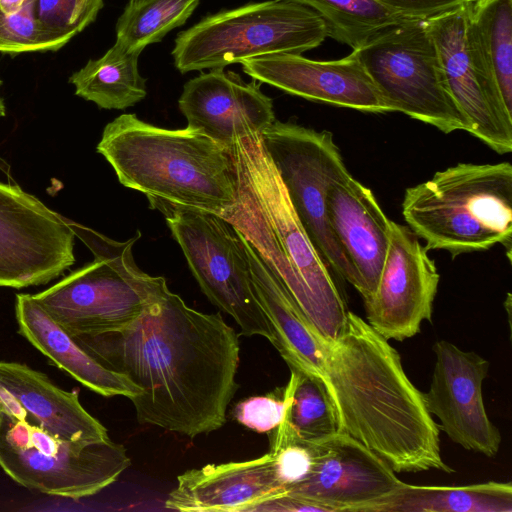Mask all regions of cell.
<instances>
[{
	"mask_svg": "<svg viewBox=\"0 0 512 512\" xmlns=\"http://www.w3.org/2000/svg\"><path fill=\"white\" fill-rule=\"evenodd\" d=\"M72 337L141 389L129 399L140 423L190 438L225 424L240 346L220 313L193 309L168 289L125 327Z\"/></svg>",
	"mask_w": 512,
	"mask_h": 512,
	"instance_id": "cell-1",
	"label": "cell"
},
{
	"mask_svg": "<svg viewBox=\"0 0 512 512\" xmlns=\"http://www.w3.org/2000/svg\"><path fill=\"white\" fill-rule=\"evenodd\" d=\"M322 347L337 432L374 452L395 473L454 472L442 458L440 429L423 393L389 340L349 311L341 332L322 340Z\"/></svg>",
	"mask_w": 512,
	"mask_h": 512,
	"instance_id": "cell-2",
	"label": "cell"
},
{
	"mask_svg": "<svg viewBox=\"0 0 512 512\" xmlns=\"http://www.w3.org/2000/svg\"><path fill=\"white\" fill-rule=\"evenodd\" d=\"M237 201L223 217L252 246L323 340L343 329L346 303L300 223L261 134L227 147Z\"/></svg>",
	"mask_w": 512,
	"mask_h": 512,
	"instance_id": "cell-3",
	"label": "cell"
},
{
	"mask_svg": "<svg viewBox=\"0 0 512 512\" xmlns=\"http://www.w3.org/2000/svg\"><path fill=\"white\" fill-rule=\"evenodd\" d=\"M126 188L143 193L152 209L183 207L224 217L237 201L227 147L202 132L167 129L122 114L96 147Z\"/></svg>",
	"mask_w": 512,
	"mask_h": 512,
	"instance_id": "cell-4",
	"label": "cell"
},
{
	"mask_svg": "<svg viewBox=\"0 0 512 512\" xmlns=\"http://www.w3.org/2000/svg\"><path fill=\"white\" fill-rule=\"evenodd\" d=\"M402 215L427 250L511 252L512 165L458 163L406 189Z\"/></svg>",
	"mask_w": 512,
	"mask_h": 512,
	"instance_id": "cell-5",
	"label": "cell"
},
{
	"mask_svg": "<svg viewBox=\"0 0 512 512\" xmlns=\"http://www.w3.org/2000/svg\"><path fill=\"white\" fill-rule=\"evenodd\" d=\"M326 37L325 22L312 9L290 0H267L204 17L177 35L172 56L185 74L263 55L302 54Z\"/></svg>",
	"mask_w": 512,
	"mask_h": 512,
	"instance_id": "cell-6",
	"label": "cell"
},
{
	"mask_svg": "<svg viewBox=\"0 0 512 512\" xmlns=\"http://www.w3.org/2000/svg\"><path fill=\"white\" fill-rule=\"evenodd\" d=\"M131 465L109 438L70 440L0 412V467L30 490L69 499L102 491Z\"/></svg>",
	"mask_w": 512,
	"mask_h": 512,
	"instance_id": "cell-7",
	"label": "cell"
},
{
	"mask_svg": "<svg viewBox=\"0 0 512 512\" xmlns=\"http://www.w3.org/2000/svg\"><path fill=\"white\" fill-rule=\"evenodd\" d=\"M391 112L429 124L445 134L469 131L452 98L425 20L389 26L352 50Z\"/></svg>",
	"mask_w": 512,
	"mask_h": 512,
	"instance_id": "cell-8",
	"label": "cell"
},
{
	"mask_svg": "<svg viewBox=\"0 0 512 512\" xmlns=\"http://www.w3.org/2000/svg\"><path fill=\"white\" fill-rule=\"evenodd\" d=\"M261 138L292 207L321 260L359 291L358 275L335 239L327 219V191L331 184L349 174L332 133L275 120Z\"/></svg>",
	"mask_w": 512,
	"mask_h": 512,
	"instance_id": "cell-9",
	"label": "cell"
},
{
	"mask_svg": "<svg viewBox=\"0 0 512 512\" xmlns=\"http://www.w3.org/2000/svg\"><path fill=\"white\" fill-rule=\"evenodd\" d=\"M209 301L230 315L244 336H274L254 290L243 242L224 218L183 207L158 209Z\"/></svg>",
	"mask_w": 512,
	"mask_h": 512,
	"instance_id": "cell-10",
	"label": "cell"
},
{
	"mask_svg": "<svg viewBox=\"0 0 512 512\" xmlns=\"http://www.w3.org/2000/svg\"><path fill=\"white\" fill-rule=\"evenodd\" d=\"M168 289L164 277L125 274L95 258L33 297L73 336L125 327Z\"/></svg>",
	"mask_w": 512,
	"mask_h": 512,
	"instance_id": "cell-11",
	"label": "cell"
},
{
	"mask_svg": "<svg viewBox=\"0 0 512 512\" xmlns=\"http://www.w3.org/2000/svg\"><path fill=\"white\" fill-rule=\"evenodd\" d=\"M67 219L18 185L0 182V286L45 284L75 262Z\"/></svg>",
	"mask_w": 512,
	"mask_h": 512,
	"instance_id": "cell-12",
	"label": "cell"
},
{
	"mask_svg": "<svg viewBox=\"0 0 512 512\" xmlns=\"http://www.w3.org/2000/svg\"><path fill=\"white\" fill-rule=\"evenodd\" d=\"M440 275L419 237L391 220L389 244L374 294L364 301L367 323L387 340L403 341L431 322Z\"/></svg>",
	"mask_w": 512,
	"mask_h": 512,
	"instance_id": "cell-13",
	"label": "cell"
},
{
	"mask_svg": "<svg viewBox=\"0 0 512 512\" xmlns=\"http://www.w3.org/2000/svg\"><path fill=\"white\" fill-rule=\"evenodd\" d=\"M435 364L427 392L423 393L428 412L440 420L438 426L462 448L495 457L501 433L489 419L482 386L490 363L474 351H464L440 340L433 346Z\"/></svg>",
	"mask_w": 512,
	"mask_h": 512,
	"instance_id": "cell-14",
	"label": "cell"
},
{
	"mask_svg": "<svg viewBox=\"0 0 512 512\" xmlns=\"http://www.w3.org/2000/svg\"><path fill=\"white\" fill-rule=\"evenodd\" d=\"M308 443L311 469L287 492L328 512H368L403 483L383 459L344 433Z\"/></svg>",
	"mask_w": 512,
	"mask_h": 512,
	"instance_id": "cell-15",
	"label": "cell"
},
{
	"mask_svg": "<svg viewBox=\"0 0 512 512\" xmlns=\"http://www.w3.org/2000/svg\"><path fill=\"white\" fill-rule=\"evenodd\" d=\"M239 64L254 80L292 95L364 112H391L354 52L331 61L277 53L247 58Z\"/></svg>",
	"mask_w": 512,
	"mask_h": 512,
	"instance_id": "cell-16",
	"label": "cell"
},
{
	"mask_svg": "<svg viewBox=\"0 0 512 512\" xmlns=\"http://www.w3.org/2000/svg\"><path fill=\"white\" fill-rule=\"evenodd\" d=\"M187 126L228 147L262 134L275 120L273 101L259 82H245L224 68L210 69L187 81L178 100Z\"/></svg>",
	"mask_w": 512,
	"mask_h": 512,
	"instance_id": "cell-17",
	"label": "cell"
},
{
	"mask_svg": "<svg viewBox=\"0 0 512 512\" xmlns=\"http://www.w3.org/2000/svg\"><path fill=\"white\" fill-rule=\"evenodd\" d=\"M469 4L429 18L449 92L469 125L468 133L499 154L512 151V113L483 86L470 59L466 25Z\"/></svg>",
	"mask_w": 512,
	"mask_h": 512,
	"instance_id": "cell-18",
	"label": "cell"
},
{
	"mask_svg": "<svg viewBox=\"0 0 512 512\" xmlns=\"http://www.w3.org/2000/svg\"><path fill=\"white\" fill-rule=\"evenodd\" d=\"M326 212L335 239L358 275V293L366 301L379 281L391 220L373 192L350 173L329 187Z\"/></svg>",
	"mask_w": 512,
	"mask_h": 512,
	"instance_id": "cell-19",
	"label": "cell"
},
{
	"mask_svg": "<svg viewBox=\"0 0 512 512\" xmlns=\"http://www.w3.org/2000/svg\"><path fill=\"white\" fill-rule=\"evenodd\" d=\"M0 412L70 440L109 438L104 425L47 375L26 364L0 360Z\"/></svg>",
	"mask_w": 512,
	"mask_h": 512,
	"instance_id": "cell-20",
	"label": "cell"
},
{
	"mask_svg": "<svg viewBox=\"0 0 512 512\" xmlns=\"http://www.w3.org/2000/svg\"><path fill=\"white\" fill-rule=\"evenodd\" d=\"M286 493L270 453L246 461L207 464L179 475L165 500L181 512H253L267 499Z\"/></svg>",
	"mask_w": 512,
	"mask_h": 512,
	"instance_id": "cell-21",
	"label": "cell"
},
{
	"mask_svg": "<svg viewBox=\"0 0 512 512\" xmlns=\"http://www.w3.org/2000/svg\"><path fill=\"white\" fill-rule=\"evenodd\" d=\"M237 233L247 254L255 293L273 332L272 345L289 368L324 382L323 339L252 246Z\"/></svg>",
	"mask_w": 512,
	"mask_h": 512,
	"instance_id": "cell-22",
	"label": "cell"
},
{
	"mask_svg": "<svg viewBox=\"0 0 512 512\" xmlns=\"http://www.w3.org/2000/svg\"><path fill=\"white\" fill-rule=\"evenodd\" d=\"M15 315L23 337L93 392L105 397L125 396L129 399L141 392L127 377L105 368L84 351L33 295H16Z\"/></svg>",
	"mask_w": 512,
	"mask_h": 512,
	"instance_id": "cell-23",
	"label": "cell"
},
{
	"mask_svg": "<svg viewBox=\"0 0 512 512\" xmlns=\"http://www.w3.org/2000/svg\"><path fill=\"white\" fill-rule=\"evenodd\" d=\"M466 36L481 83L512 113V0L470 3Z\"/></svg>",
	"mask_w": 512,
	"mask_h": 512,
	"instance_id": "cell-24",
	"label": "cell"
},
{
	"mask_svg": "<svg viewBox=\"0 0 512 512\" xmlns=\"http://www.w3.org/2000/svg\"><path fill=\"white\" fill-rule=\"evenodd\" d=\"M368 512H512V484L488 481L464 486H421L403 482Z\"/></svg>",
	"mask_w": 512,
	"mask_h": 512,
	"instance_id": "cell-25",
	"label": "cell"
},
{
	"mask_svg": "<svg viewBox=\"0 0 512 512\" xmlns=\"http://www.w3.org/2000/svg\"><path fill=\"white\" fill-rule=\"evenodd\" d=\"M142 51H131L118 42L98 59H90L69 82L75 94L103 109L124 110L147 95L146 79L138 69Z\"/></svg>",
	"mask_w": 512,
	"mask_h": 512,
	"instance_id": "cell-26",
	"label": "cell"
},
{
	"mask_svg": "<svg viewBox=\"0 0 512 512\" xmlns=\"http://www.w3.org/2000/svg\"><path fill=\"white\" fill-rule=\"evenodd\" d=\"M315 11L325 22L327 34L352 50L383 29L407 18L379 0H290Z\"/></svg>",
	"mask_w": 512,
	"mask_h": 512,
	"instance_id": "cell-27",
	"label": "cell"
},
{
	"mask_svg": "<svg viewBox=\"0 0 512 512\" xmlns=\"http://www.w3.org/2000/svg\"><path fill=\"white\" fill-rule=\"evenodd\" d=\"M283 394L287 397L285 420L293 433L308 442L338 431L336 413L324 382L295 368Z\"/></svg>",
	"mask_w": 512,
	"mask_h": 512,
	"instance_id": "cell-28",
	"label": "cell"
},
{
	"mask_svg": "<svg viewBox=\"0 0 512 512\" xmlns=\"http://www.w3.org/2000/svg\"><path fill=\"white\" fill-rule=\"evenodd\" d=\"M200 0H148L126 5L116 24V42L131 51L143 49L183 25Z\"/></svg>",
	"mask_w": 512,
	"mask_h": 512,
	"instance_id": "cell-29",
	"label": "cell"
},
{
	"mask_svg": "<svg viewBox=\"0 0 512 512\" xmlns=\"http://www.w3.org/2000/svg\"><path fill=\"white\" fill-rule=\"evenodd\" d=\"M71 39L49 31L38 19L35 0H26L13 12L0 8V52L57 51Z\"/></svg>",
	"mask_w": 512,
	"mask_h": 512,
	"instance_id": "cell-30",
	"label": "cell"
},
{
	"mask_svg": "<svg viewBox=\"0 0 512 512\" xmlns=\"http://www.w3.org/2000/svg\"><path fill=\"white\" fill-rule=\"evenodd\" d=\"M269 453L276 478L286 492L307 477L312 465L309 443L293 433L285 418L275 428Z\"/></svg>",
	"mask_w": 512,
	"mask_h": 512,
	"instance_id": "cell-31",
	"label": "cell"
},
{
	"mask_svg": "<svg viewBox=\"0 0 512 512\" xmlns=\"http://www.w3.org/2000/svg\"><path fill=\"white\" fill-rule=\"evenodd\" d=\"M103 0H35L40 22L51 32L72 39L95 21Z\"/></svg>",
	"mask_w": 512,
	"mask_h": 512,
	"instance_id": "cell-32",
	"label": "cell"
},
{
	"mask_svg": "<svg viewBox=\"0 0 512 512\" xmlns=\"http://www.w3.org/2000/svg\"><path fill=\"white\" fill-rule=\"evenodd\" d=\"M287 397L274 395L253 396L238 402L233 410L234 418L245 427L268 433L283 420L287 408Z\"/></svg>",
	"mask_w": 512,
	"mask_h": 512,
	"instance_id": "cell-33",
	"label": "cell"
},
{
	"mask_svg": "<svg viewBox=\"0 0 512 512\" xmlns=\"http://www.w3.org/2000/svg\"><path fill=\"white\" fill-rule=\"evenodd\" d=\"M397 13L411 19L427 20L478 0H379Z\"/></svg>",
	"mask_w": 512,
	"mask_h": 512,
	"instance_id": "cell-34",
	"label": "cell"
},
{
	"mask_svg": "<svg viewBox=\"0 0 512 512\" xmlns=\"http://www.w3.org/2000/svg\"><path fill=\"white\" fill-rule=\"evenodd\" d=\"M253 512H328L327 509L308 499L286 492L265 500Z\"/></svg>",
	"mask_w": 512,
	"mask_h": 512,
	"instance_id": "cell-35",
	"label": "cell"
},
{
	"mask_svg": "<svg viewBox=\"0 0 512 512\" xmlns=\"http://www.w3.org/2000/svg\"><path fill=\"white\" fill-rule=\"evenodd\" d=\"M26 0H0V8L5 12H13L19 9Z\"/></svg>",
	"mask_w": 512,
	"mask_h": 512,
	"instance_id": "cell-36",
	"label": "cell"
},
{
	"mask_svg": "<svg viewBox=\"0 0 512 512\" xmlns=\"http://www.w3.org/2000/svg\"><path fill=\"white\" fill-rule=\"evenodd\" d=\"M1 80H0V87H1ZM5 113H6V110H5V105H4V101L0 95V117H3L5 116Z\"/></svg>",
	"mask_w": 512,
	"mask_h": 512,
	"instance_id": "cell-37",
	"label": "cell"
},
{
	"mask_svg": "<svg viewBox=\"0 0 512 512\" xmlns=\"http://www.w3.org/2000/svg\"><path fill=\"white\" fill-rule=\"evenodd\" d=\"M146 1H148V0H129L128 5L136 6V5L142 4Z\"/></svg>",
	"mask_w": 512,
	"mask_h": 512,
	"instance_id": "cell-38",
	"label": "cell"
}]
</instances>
